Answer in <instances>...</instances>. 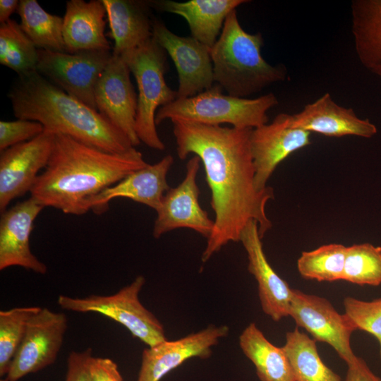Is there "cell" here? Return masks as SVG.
<instances>
[{"label":"cell","instance_id":"obj_1","mask_svg":"<svg viewBox=\"0 0 381 381\" xmlns=\"http://www.w3.org/2000/svg\"><path fill=\"white\" fill-rule=\"evenodd\" d=\"M176 152L181 159L190 154L199 157L211 191L215 214L214 227L201 260L207 262L228 243L238 242L251 220L257 222L260 237L271 229L266 205L274 198L267 186H255V167L250 152L252 129L207 126L172 121Z\"/></svg>","mask_w":381,"mask_h":381},{"label":"cell","instance_id":"obj_2","mask_svg":"<svg viewBox=\"0 0 381 381\" xmlns=\"http://www.w3.org/2000/svg\"><path fill=\"white\" fill-rule=\"evenodd\" d=\"M147 164L135 147L109 152L56 133L48 164L30 197L44 207L81 215L90 210V202L95 196Z\"/></svg>","mask_w":381,"mask_h":381},{"label":"cell","instance_id":"obj_3","mask_svg":"<svg viewBox=\"0 0 381 381\" xmlns=\"http://www.w3.org/2000/svg\"><path fill=\"white\" fill-rule=\"evenodd\" d=\"M8 97L18 119L39 122L55 133L109 152L121 153L134 147L128 137L97 110L36 71L18 75Z\"/></svg>","mask_w":381,"mask_h":381},{"label":"cell","instance_id":"obj_4","mask_svg":"<svg viewBox=\"0 0 381 381\" xmlns=\"http://www.w3.org/2000/svg\"><path fill=\"white\" fill-rule=\"evenodd\" d=\"M263 44L260 32L250 34L243 29L236 9L228 15L210 56L214 82L229 95L247 98L286 80L284 65L272 66L262 57Z\"/></svg>","mask_w":381,"mask_h":381},{"label":"cell","instance_id":"obj_5","mask_svg":"<svg viewBox=\"0 0 381 381\" xmlns=\"http://www.w3.org/2000/svg\"><path fill=\"white\" fill-rule=\"evenodd\" d=\"M277 104L272 92L253 99L241 98L224 95L219 85H213L193 97L176 99L160 107L155 123L170 119L207 126L229 123L237 128L253 129L268 122L267 113Z\"/></svg>","mask_w":381,"mask_h":381},{"label":"cell","instance_id":"obj_6","mask_svg":"<svg viewBox=\"0 0 381 381\" xmlns=\"http://www.w3.org/2000/svg\"><path fill=\"white\" fill-rule=\"evenodd\" d=\"M167 54L152 37L122 57L133 74L138 89L136 135L140 142L157 150L165 148L156 128L157 110L177 99V92L171 89L164 79Z\"/></svg>","mask_w":381,"mask_h":381},{"label":"cell","instance_id":"obj_7","mask_svg":"<svg viewBox=\"0 0 381 381\" xmlns=\"http://www.w3.org/2000/svg\"><path fill=\"white\" fill-rule=\"evenodd\" d=\"M145 283V277L139 275L114 294L85 298L60 295L58 304L66 310L106 316L122 325L148 346H152L167 338L163 325L140 301L139 294Z\"/></svg>","mask_w":381,"mask_h":381},{"label":"cell","instance_id":"obj_8","mask_svg":"<svg viewBox=\"0 0 381 381\" xmlns=\"http://www.w3.org/2000/svg\"><path fill=\"white\" fill-rule=\"evenodd\" d=\"M111 55L112 52L105 50L70 54L38 49L35 71L67 94L97 110L95 87Z\"/></svg>","mask_w":381,"mask_h":381},{"label":"cell","instance_id":"obj_9","mask_svg":"<svg viewBox=\"0 0 381 381\" xmlns=\"http://www.w3.org/2000/svg\"><path fill=\"white\" fill-rule=\"evenodd\" d=\"M289 316L313 339L331 346L346 365L358 357L351 346V334L357 330L356 326L325 298L293 289Z\"/></svg>","mask_w":381,"mask_h":381},{"label":"cell","instance_id":"obj_10","mask_svg":"<svg viewBox=\"0 0 381 381\" xmlns=\"http://www.w3.org/2000/svg\"><path fill=\"white\" fill-rule=\"evenodd\" d=\"M67 325L64 313L40 308L28 323L6 378L8 381H18L54 363L61 347Z\"/></svg>","mask_w":381,"mask_h":381},{"label":"cell","instance_id":"obj_11","mask_svg":"<svg viewBox=\"0 0 381 381\" xmlns=\"http://www.w3.org/2000/svg\"><path fill=\"white\" fill-rule=\"evenodd\" d=\"M55 133L44 128L35 138L0 154V211L14 199L30 193L49 160Z\"/></svg>","mask_w":381,"mask_h":381},{"label":"cell","instance_id":"obj_12","mask_svg":"<svg viewBox=\"0 0 381 381\" xmlns=\"http://www.w3.org/2000/svg\"><path fill=\"white\" fill-rule=\"evenodd\" d=\"M200 159L194 155L186 164L185 178L176 187L169 188L156 210L152 234L156 238L170 231L187 228L208 238L214 227V220L200 205V189L197 174Z\"/></svg>","mask_w":381,"mask_h":381},{"label":"cell","instance_id":"obj_13","mask_svg":"<svg viewBox=\"0 0 381 381\" xmlns=\"http://www.w3.org/2000/svg\"><path fill=\"white\" fill-rule=\"evenodd\" d=\"M153 37L174 61L178 73L177 99L193 97L213 86L210 49L192 36L181 37L154 20Z\"/></svg>","mask_w":381,"mask_h":381},{"label":"cell","instance_id":"obj_14","mask_svg":"<svg viewBox=\"0 0 381 381\" xmlns=\"http://www.w3.org/2000/svg\"><path fill=\"white\" fill-rule=\"evenodd\" d=\"M311 133L291 127L289 114H277L272 121L251 130L250 147L255 167V186L265 190L277 167L294 152L311 144Z\"/></svg>","mask_w":381,"mask_h":381},{"label":"cell","instance_id":"obj_15","mask_svg":"<svg viewBox=\"0 0 381 381\" xmlns=\"http://www.w3.org/2000/svg\"><path fill=\"white\" fill-rule=\"evenodd\" d=\"M126 61L112 54L95 90L98 111L123 133L135 147L140 143L135 133L138 95Z\"/></svg>","mask_w":381,"mask_h":381},{"label":"cell","instance_id":"obj_16","mask_svg":"<svg viewBox=\"0 0 381 381\" xmlns=\"http://www.w3.org/2000/svg\"><path fill=\"white\" fill-rule=\"evenodd\" d=\"M229 333L226 325H211L174 341L165 339L143 350L137 381H160L193 358H207L212 349Z\"/></svg>","mask_w":381,"mask_h":381},{"label":"cell","instance_id":"obj_17","mask_svg":"<svg viewBox=\"0 0 381 381\" xmlns=\"http://www.w3.org/2000/svg\"><path fill=\"white\" fill-rule=\"evenodd\" d=\"M44 206L32 197L1 212L0 270L18 266L44 274L47 267L31 251L33 224Z\"/></svg>","mask_w":381,"mask_h":381},{"label":"cell","instance_id":"obj_18","mask_svg":"<svg viewBox=\"0 0 381 381\" xmlns=\"http://www.w3.org/2000/svg\"><path fill=\"white\" fill-rule=\"evenodd\" d=\"M261 239L257 222L251 220L242 230L239 241L247 253L248 270L258 283L262 311L274 321L278 322L289 316L293 289L269 263Z\"/></svg>","mask_w":381,"mask_h":381},{"label":"cell","instance_id":"obj_19","mask_svg":"<svg viewBox=\"0 0 381 381\" xmlns=\"http://www.w3.org/2000/svg\"><path fill=\"white\" fill-rule=\"evenodd\" d=\"M289 123L291 127L328 137L370 138L377 132L369 119H361L353 109L339 105L328 92L306 104L298 113L289 114Z\"/></svg>","mask_w":381,"mask_h":381},{"label":"cell","instance_id":"obj_20","mask_svg":"<svg viewBox=\"0 0 381 381\" xmlns=\"http://www.w3.org/2000/svg\"><path fill=\"white\" fill-rule=\"evenodd\" d=\"M173 163V157L168 155L157 163L133 171L95 196L90 202V210L97 214L105 212L111 200L124 198L156 211L170 188L167 176Z\"/></svg>","mask_w":381,"mask_h":381},{"label":"cell","instance_id":"obj_21","mask_svg":"<svg viewBox=\"0 0 381 381\" xmlns=\"http://www.w3.org/2000/svg\"><path fill=\"white\" fill-rule=\"evenodd\" d=\"M106 16L102 0L68 1L63 18L66 52L111 51V44L104 34Z\"/></svg>","mask_w":381,"mask_h":381},{"label":"cell","instance_id":"obj_22","mask_svg":"<svg viewBox=\"0 0 381 381\" xmlns=\"http://www.w3.org/2000/svg\"><path fill=\"white\" fill-rule=\"evenodd\" d=\"M247 0H171L147 1L159 11L182 16L188 23L191 36L210 49L218 39L228 15Z\"/></svg>","mask_w":381,"mask_h":381},{"label":"cell","instance_id":"obj_23","mask_svg":"<svg viewBox=\"0 0 381 381\" xmlns=\"http://www.w3.org/2000/svg\"><path fill=\"white\" fill-rule=\"evenodd\" d=\"M114 41L112 54L125 56L153 37L147 1L102 0Z\"/></svg>","mask_w":381,"mask_h":381},{"label":"cell","instance_id":"obj_24","mask_svg":"<svg viewBox=\"0 0 381 381\" xmlns=\"http://www.w3.org/2000/svg\"><path fill=\"white\" fill-rule=\"evenodd\" d=\"M351 33L363 67L381 79V0H353Z\"/></svg>","mask_w":381,"mask_h":381},{"label":"cell","instance_id":"obj_25","mask_svg":"<svg viewBox=\"0 0 381 381\" xmlns=\"http://www.w3.org/2000/svg\"><path fill=\"white\" fill-rule=\"evenodd\" d=\"M239 346L255 366L260 381H294L282 347L272 344L254 322L241 332Z\"/></svg>","mask_w":381,"mask_h":381},{"label":"cell","instance_id":"obj_26","mask_svg":"<svg viewBox=\"0 0 381 381\" xmlns=\"http://www.w3.org/2000/svg\"><path fill=\"white\" fill-rule=\"evenodd\" d=\"M282 349L287 357L294 381H343L321 359L315 339L297 327L286 334Z\"/></svg>","mask_w":381,"mask_h":381},{"label":"cell","instance_id":"obj_27","mask_svg":"<svg viewBox=\"0 0 381 381\" xmlns=\"http://www.w3.org/2000/svg\"><path fill=\"white\" fill-rule=\"evenodd\" d=\"M20 26L38 49L66 52L64 19L47 12L36 0H20L16 10Z\"/></svg>","mask_w":381,"mask_h":381},{"label":"cell","instance_id":"obj_28","mask_svg":"<svg viewBox=\"0 0 381 381\" xmlns=\"http://www.w3.org/2000/svg\"><path fill=\"white\" fill-rule=\"evenodd\" d=\"M38 49L20 25L9 19L0 25V63L18 75L35 71Z\"/></svg>","mask_w":381,"mask_h":381},{"label":"cell","instance_id":"obj_29","mask_svg":"<svg viewBox=\"0 0 381 381\" xmlns=\"http://www.w3.org/2000/svg\"><path fill=\"white\" fill-rule=\"evenodd\" d=\"M346 246L339 243L323 245L302 252L297 269L302 277L318 282L342 280Z\"/></svg>","mask_w":381,"mask_h":381},{"label":"cell","instance_id":"obj_30","mask_svg":"<svg viewBox=\"0 0 381 381\" xmlns=\"http://www.w3.org/2000/svg\"><path fill=\"white\" fill-rule=\"evenodd\" d=\"M37 306L17 307L0 311V376L6 375Z\"/></svg>","mask_w":381,"mask_h":381},{"label":"cell","instance_id":"obj_31","mask_svg":"<svg viewBox=\"0 0 381 381\" xmlns=\"http://www.w3.org/2000/svg\"><path fill=\"white\" fill-rule=\"evenodd\" d=\"M342 280L358 285L381 284V247L368 243L346 247Z\"/></svg>","mask_w":381,"mask_h":381},{"label":"cell","instance_id":"obj_32","mask_svg":"<svg viewBox=\"0 0 381 381\" xmlns=\"http://www.w3.org/2000/svg\"><path fill=\"white\" fill-rule=\"evenodd\" d=\"M343 305L344 313L356 329L370 334L378 341L381 363V298L363 301L348 296L344 298Z\"/></svg>","mask_w":381,"mask_h":381},{"label":"cell","instance_id":"obj_33","mask_svg":"<svg viewBox=\"0 0 381 381\" xmlns=\"http://www.w3.org/2000/svg\"><path fill=\"white\" fill-rule=\"evenodd\" d=\"M44 130L39 122L25 119L0 121V152L28 141Z\"/></svg>","mask_w":381,"mask_h":381},{"label":"cell","instance_id":"obj_34","mask_svg":"<svg viewBox=\"0 0 381 381\" xmlns=\"http://www.w3.org/2000/svg\"><path fill=\"white\" fill-rule=\"evenodd\" d=\"M91 356V349L82 352L72 351L68 358L66 381H92L89 370Z\"/></svg>","mask_w":381,"mask_h":381},{"label":"cell","instance_id":"obj_35","mask_svg":"<svg viewBox=\"0 0 381 381\" xmlns=\"http://www.w3.org/2000/svg\"><path fill=\"white\" fill-rule=\"evenodd\" d=\"M89 370L92 381H123L117 364L108 358L92 356Z\"/></svg>","mask_w":381,"mask_h":381},{"label":"cell","instance_id":"obj_36","mask_svg":"<svg viewBox=\"0 0 381 381\" xmlns=\"http://www.w3.org/2000/svg\"><path fill=\"white\" fill-rule=\"evenodd\" d=\"M347 372L343 381H381L368 367L365 361L357 357L351 363L347 365Z\"/></svg>","mask_w":381,"mask_h":381},{"label":"cell","instance_id":"obj_37","mask_svg":"<svg viewBox=\"0 0 381 381\" xmlns=\"http://www.w3.org/2000/svg\"><path fill=\"white\" fill-rule=\"evenodd\" d=\"M19 4L18 0H0V23L8 21L11 15L17 10Z\"/></svg>","mask_w":381,"mask_h":381},{"label":"cell","instance_id":"obj_38","mask_svg":"<svg viewBox=\"0 0 381 381\" xmlns=\"http://www.w3.org/2000/svg\"><path fill=\"white\" fill-rule=\"evenodd\" d=\"M0 381H8L6 378L1 379Z\"/></svg>","mask_w":381,"mask_h":381}]
</instances>
